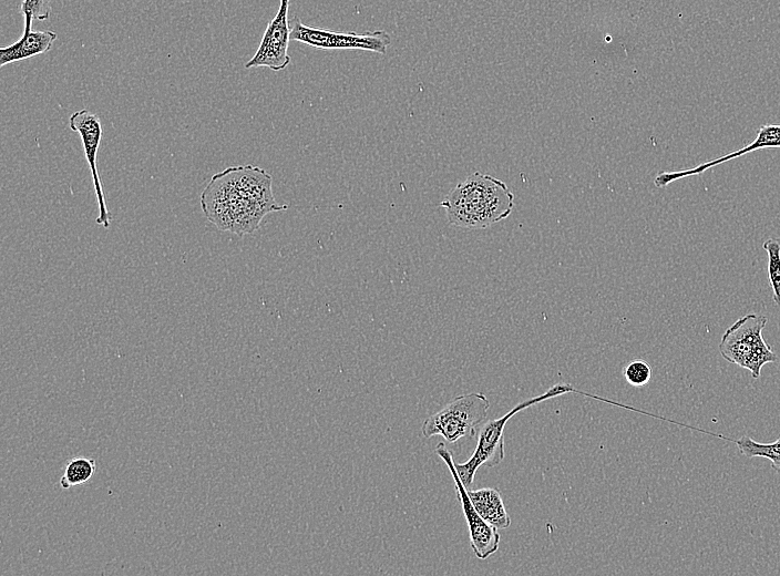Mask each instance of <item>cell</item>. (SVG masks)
Wrapping results in <instances>:
<instances>
[{"label":"cell","mask_w":780,"mask_h":576,"mask_svg":"<svg viewBox=\"0 0 780 576\" xmlns=\"http://www.w3.org/2000/svg\"><path fill=\"white\" fill-rule=\"evenodd\" d=\"M569 392L579 393L571 384H555L546 392L517 403L503 416L486 421L479 430L478 443L470 459L463 463L454 462L458 474L465 487L468 488L472 485L480 466L493 467L504 460V429L513 415L534 404Z\"/></svg>","instance_id":"3957f363"},{"label":"cell","mask_w":780,"mask_h":576,"mask_svg":"<svg viewBox=\"0 0 780 576\" xmlns=\"http://www.w3.org/2000/svg\"><path fill=\"white\" fill-rule=\"evenodd\" d=\"M20 12L24 17V28L31 29L33 20H48L51 13L49 0H23Z\"/></svg>","instance_id":"e0dca14e"},{"label":"cell","mask_w":780,"mask_h":576,"mask_svg":"<svg viewBox=\"0 0 780 576\" xmlns=\"http://www.w3.org/2000/svg\"><path fill=\"white\" fill-rule=\"evenodd\" d=\"M206 218L219 230L239 236L254 233L271 212L285 210L271 189V176L253 165L227 167L212 176L201 195Z\"/></svg>","instance_id":"6da1fadb"},{"label":"cell","mask_w":780,"mask_h":576,"mask_svg":"<svg viewBox=\"0 0 780 576\" xmlns=\"http://www.w3.org/2000/svg\"><path fill=\"white\" fill-rule=\"evenodd\" d=\"M440 205L445 209L451 225L484 229L511 215L514 195L503 181L474 172L459 183Z\"/></svg>","instance_id":"7a4b0ae2"},{"label":"cell","mask_w":780,"mask_h":576,"mask_svg":"<svg viewBox=\"0 0 780 576\" xmlns=\"http://www.w3.org/2000/svg\"><path fill=\"white\" fill-rule=\"evenodd\" d=\"M762 248L768 254V278L773 300L780 306V243L774 238H769L763 241Z\"/></svg>","instance_id":"9a60e30c"},{"label":"cell","mask_w":780,"mask_h":576,"mask_svg":"<svg viewBox=\"0 0 780 576\" xmlns=\"http://www.w3.org/2000/svg\"><path fill=\"white\" fill-rule=\"evenodd\" d=\"M623 377L630 385L640 388L650 381L651 368L645 360H633L623 368Z\"/></svg>","instance_id":"2e32d148"},{"label":"cell","mask_w":780,"mask_h":576,"mask_svg":"<svg viewBox=\"0 0 780 576\" xmlns=\"http://www.w3.org/2000/svg\"><path fill=\"white\" fill-rule=\"evenodd\" d=\"M767 317L748 313L735 321L719 342L721 357L750 371L758 379L764 364L777 361V354L762 338Z\"/></svg>","instance_id":"277c9868"},{"label":"cell","mask_w":780,"mask_h":576,"mask_svg":"<svg viewBox=\"0 0 780 576\" xmlns=\"http://www.w3.org/2000/svg\"><path fill=\"white\" fill-rule=\"evenodd\" d=\"M290 40L322 50H363L384 54L391 37L384 30L336 32L304 24L298 17L289 21Z\"/></svg>","instance_id":"8992f818"},{"label":"cell","mask_w":780,"mask_h":576,"mask_svg":"<svg viewBox=\"0 0 780 576\" xmlns=\"http://www.w3.org/2000/svg\"><path fill=\"white\" fill-rule=\"evenodd\" d=\"M759 148H780V124L761 125L758 130L756 140L749 143L747 146L722 155L721 157L709 160L692 168L674 172H660L654 178V184L658 188H664L668 184L677 179L702 174L704 172L708 171L709 168H712L714 166H717L741 155H746Z\"/></svg>","instance_id":"30bf717a"},{"label":"cell","mask_w":780,"mask_h":576,"mask_svg":"<svg viewBox=\"0 0 780 576\" xmlns=\"http://www.w3.org/2000/svg\"><path fill=\"white\" fill-rule=\"evenodd\" d=\"M490 401L482 392L462 394L434 414L428 416L421 426L424 438L435 435L454 443L463 438H473L490 409Z\"/></svg>","instance_id":"5b68a950"},{"label":"cell","mask_w":780,"mask_h":576,"mask_svg":"<svg viewBox=\"0 0 780 576\" xmlns=\"http://www.w3.org/2000/svg\"><path fill=\"white\" fill-rule=\"evenodd\" d=\"M732 442L746 457L768 459L771 462V467L780 475V436L770 443L756 442L748 435Z\"/></svg>","instance_id":"4fadbf2b"},{"label":"cell","mask_w":780,"mask_h":576,"mask_svg":"<svg viewBox=\"0 0 780 576\" xmlns=\"http://www.w3.org/2000/svg\"><path fill=\"white\" fill-rule=\"evenodd\" d=\"M69 126L80 135L84 155L91 171L99 206V215L95 218V223L104 228H109L111 219L96 166V154L102 140L100 117L89 110H80L70 115Z\"/></svg>","instance_id":"9c48e42d"},{"label":"cell","mask_w":780,"mask_h":576,"mask_svg":"<svg viewBox=\"0 0 780 576\" xmlns=\"http://www.w3.org/2000/svg\"><path fill=\"white\" fill-rule=\"evenodd\" d=\"M468 494L481 517L495 527L505 529L511 525V518L505 510L502 496L496 488L483 487L468 490Z\"/></svg>","instance_id":"7c38bea8"},{"label":"cell","mask_w":780,"mask_h":576,"mask_svg":"<svg viewBox=\"0 0 780 576\" xmlns=\"http://www.w3.org/2000/svg\"><path fill=\"white\" fill-rule=\"evenodd\" d=\"M435 453L443 460L452 475L456 495L469 527L471 548L478 558L486 559L499 549L501 536L497 529L486 523L475 510L468 494V488L458 474L450 450L444 443H439L435 448Z\"/></svg>","instance_id":"52a82bcc"},{"label":"cell","mask_w":780,"mask_h":576,"mask_svg":"<svg viewBox=\"0 0 780 576\" xmlns=\"http://www.w3.org/2000/svg\"><path fill=\"white\" fill-rule=\"evenodd\" d=\"M95 467L96 463L93 459L75 457L70 460L60 479V486L66 490L88 482L94 474Z\"/></svg>","instance_id":"5bb4252c"},{"label":"cell","mask_w":780,"mask_h":576,"mask_svg":"<svg viewBox=\"0 0 780 576\" xmlns=\"http://www.w3.org/2000/svg\"><path fill=\"white\" fill-rule=\"evenodd\" d=\"M57 37V32L51 30L37 31L24 28L18 41L0 49V66L48 52Z\"/></svg>","instance_id":"8fae6325"},{"label":"cell","mask_w":780,"mask_h":576,"mask_svg":"<svg viewBox=\"0 0 780 576\" xmlns=\"http://www.w3.org/2000/svg\"><path fill=\"white\" fill-rule=\"evenodd\" d=\"M288 11L289 0H280L279 9L267 24L256 53L245 64L246 69L265 66L271 71H283L289 65L291 58L288 54L290 41Z\"/></svg>","instance_id":"ba28073f"}]
</instances>
